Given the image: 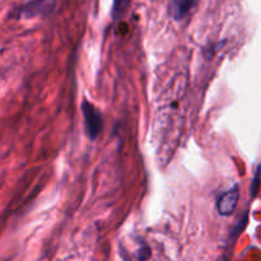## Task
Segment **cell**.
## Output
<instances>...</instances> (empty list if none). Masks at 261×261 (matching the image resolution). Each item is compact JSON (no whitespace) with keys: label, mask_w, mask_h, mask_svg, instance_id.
Masks as SVG:
<instances>
[{"label":"cell","mask_w":261,"mask_h":261,"mask_svg":"<svg viewBox=\"0 0 261 261\" xmlns=\"http://www.w3.org/2000/svg\"><path fill=\"white\" fill-rule=\"evenodd\" d=\"M240 199V186L233 185L231 189L224 191L223 194L218 196L217 199V211H218L219 216L228 217L236 211L237 204H239Z\"/></svg>","instance_id":"2"},{"label":"cell","mask_w":261,"mask_h":261,"mask_svg":"<svg viewBox=\"0 0 261 261\" xmlns=\"http://www.w3.org/2000/svg\"><path fill=\"white\" fill-rule=\"evenodd\" d=\"M247 222H249V212H246V213L244 214V217H242V219H240V222L236 224V227H234L233 231L231 232V236H229V239L236 240L237 237L240 236V233H241V232L245 229Z\"/></svg>","instance_id":"7"},{"label":"cell","mask_w":261,"mask_h":261,"mask_svg":"<svg viewBox=\"0 0 261 261\" xmlns=\"http://www.w3.org/2000/svg\"><path fill=\"white\" fill-rule=\"evenodd\" d=\"M200 0H170L168 3V15L176 22L185 19L191 12L198 7Z\"/></svg>","instance_id":"3"},{"label":"cell","mask_w":261,"mask_h":261,"mask_svg":"<svg viewBox=\"0 0 261 261\" xmlns=\"http://www.w3.org/2000/svg\"><path fill=\"white\" fill-rule=\"evenodd\" d=\"M260 189V165H256V168H255L254 177L251 180V186H250V196L251 199H255L259 194Z\"/></svg>","instance_id":"6"},{"label":"cell","mask_w":261,"mask_h":261,"mask_svg":"<svg viewBox=\"0 0 261 261\" xmlns=\"http://www.w3.org/2000/svg\"><path fill=\"white\" fill-rule=\"evenodd\" d=\"M150 257V247L143 244L142 247L138 251V259L140 261H147Z\"/></svg>","instance_id":"8"},{"label":"cell","mask_w":261,"mask_h":261,"mask_svg":"<svg viewBox=\"0 0 261 261\" xmlns=\"http://www.w3.org/2000/svg\"><path fill=\"white\" fill-rule=\"evenodd\" d=\"M53 9V4L48 0H30L18 9V17L33 18L45 15Z\"/></svg>","instance_id":"4"},{"label":"cell","mask_w":261,"mask_h":261,"mask_svg":"<svg viewBox=\"0 0 261 261\" xmlns=\"http://www.w3.org/2000/svg\"><path fill=\"white\" fill-rule=\"evenodd\" d=\"M82 114H83L87 135L93 142L99 137L102 129H103V117H102L101 112L91 102L86 101V99L82 102Z\"/></svg>","instance_id":"1"},{"label":"cell","mask_w":261,"mask_h":261,"mask_svg":"<svg viewBox=\"0 0 261 261\" xmlns=\"http://www.w3.org/2000/svg\"><path fill=\"white\" fill-rule=\"evenodd\" d=\"M222 261H229V259H228V257H223V260H222Z\"/></svg>","instance_id":"9"},{"label":"cell","mask_w":261,"mask_h":261,"mask_svg":"<svg viewBox=\"0 0 261 261\" xmlns=\"http://www.w3.org/2000/svg\"><path fill=\"white\" fill-rule=\"evenodd\" d=\"M133 0H112L111 17L114 20H119L124 17L129 10Z\"/></svg>","instance_id":"5"}]
</instances>
